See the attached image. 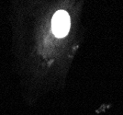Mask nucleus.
Segmentation results:
<instances>
[{
	"mask_svg": "<svg viewBox=\"0 0 123 115\" xmlns=\"http://www.w3.org/2000/svg\"><path fill=\"white\" fill-rule=\"evenodd\" d=\"M51 27L56 37L62 38L65 36L70 29V18L68 13L63 10L57 11L52 18Z\"/></svg>",
	"mask_w": 123,
	"mask_h": 115,
	"instance_id": "obj_1",
	"label": "nucleus"
}]
</instances>
